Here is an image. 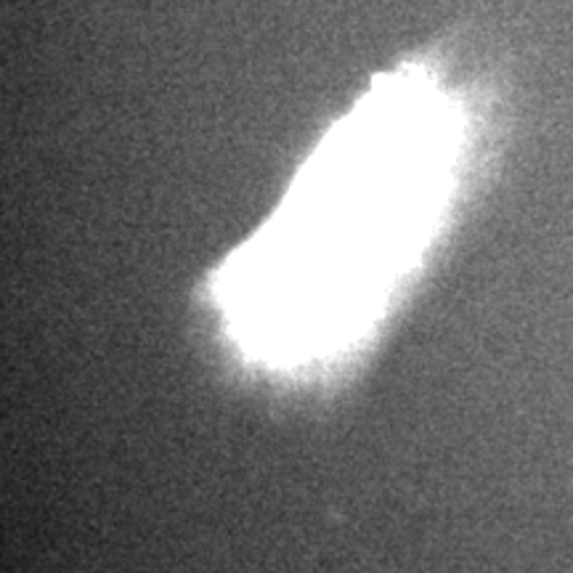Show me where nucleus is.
I'll return each instance as SVG.
<instances>
[{
	"label": "nucleus",
	"instance_id": "1",
	"mask_svg": "<svg viewBox=\"0 0 573 573\" xmlns=\"http://www.w3.org/2000/svg\"><path fill=\"white\" fill-rule=\"evenodd\" d=\"M464 133L436 67L406 61L374 80L215 276L236 348L260 366L303 371L364 340L438 234Z\"/></svg>",
	"mask_w": 573,
	"mask_h": 573
}]
</instances>
